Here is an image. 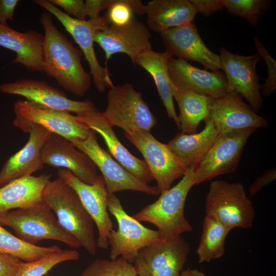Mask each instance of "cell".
Returning <instances> with one entry per match:
<instances>
[{
    "instance_id": "1",
    "label": "cell",
    "mask_w": 276,
    "mask_h": 276,
    "mask_svg": "<svg viewBox=\"0 0 276 276\" xmlns=\"http://www.w3.org/2000/svg\"><path fill=\"white\" fill-rule=\"evenodd\" d=\"M39 20L44 31V72L65 89L77 96H83L90 88L91 76L82 65V51L58 29L51 13H43Z\"/></svg>"
},
{
    "instance_id": "2",
    "label": "cell",
    "mask_w": 276,
    "mask_h": 276,
    "mask_svg": "<svg viewBox=\"0 0 276 276\" xmlns=\"http://www.w3.org/2000/svg\"><path fill=\"white\" fill-rule=\"evenodd\" d=\"M41 200L55 214L63 228L89 254L95 255L98 247L94 222L74 190L58 177L45 186Z\"/></svg>"
},
{
    "instance_id": "3",
    "label": "cell",
    "mask_w": 276,
    "mask_h": 276,
    "mask_svg": "<svg viewBox=\"0 0 276 276\" xmlns=\"http://www.w3.org/2000/svg\"><path fill=\"white\" fill-rule=\"evenodd\" d=\"M195 168H189L175 186L161 193L157 200L132 216L139 221L155 225L162 240L175 238L193 229L185 217L184 209L188 194L195 185Z\"/></svg>"
},
{
    "instance_id": "4",
    "label": "cell",
    "mask_w": 276,
    "mask_h": 276,
    "mask_svg": "<svg viewBox=\"0 0 276 276\" xmlns=\"http://www.w3.org/2000/svg\"><path fill=\"white\" fill-rule=\"evenodd\" d=\"M53 212L42 200L26 208L0 215V224L12 228L17 237L33 245L44 239L63 242L74 249L81 245L59 223Z\"/></svg>"
},
{
    "instance_id": "5",
    "label": "cell",
    "mask_w": 276,
    "mask_h": 276,
    "mask_svg": "<svg viewBox=\"0 0 276 276\" xmlns=\"http://www.w3.org/2000/svg\"><path fill=\"white\" fill-rule=\"evenodd\" d=\"M33 2L56 17L73 37L88 62L96 89L103 93L107 88L112 87L114 85L109 72L107 67L100 65L94 50L95 34L99 31L106 29L110 25L106 15L88 20H81L60 10L49 0H34Z\"/></svg>"
},
{
    "instance_id": "6",
    "label": "cell",
    "mask_w": 276,
    "mask_h": 276,
    "mask_svg": "<svg viewBox=\"0 0 276 276\" xmlns=\"http://www.w3.org/2000/svg\"><path fill=\"white\" fill-rule=\"evenodd\" d=\"M205 211L206 215L232 229L250 228L255 216L254 208L242 183L222 180H214L210 184Z\"/></svg>"
},
{
    "instance_id": "7",
    "label": "cell",
    "mask_w": 276,
    "mask_h": 276,
    "mask_svg": "<svg viewBox=\"0 0 276 276\" xmlns=\"http://www.w3.org/2000/svg\"><path fill=\"white\" fill-rule=\"evenodd\" d=\"M107 105L102 112L112 126L132 131L151 132L157 120L144 100L142 94L126 83L109 88Z\"/></svg>"
},
{
    "instance_id": "8",
    "label": "cell",
    "mask_w": 276,
    "mask_h": 276,
    "mask_svg": "<svg viewBox=\"0 0 276 276\" xmlns=\"http://www.w3.org/2000/svg\"><path fill=\"white\" fill-rule=\"evenodd\" d=\"M107 206L108 211L115 217L118 224V230L112 229L108 236L110 259L122 257L132 264L141 249L162 241L157 230L146 227L129 215L114 194L108 196Z\"/></svg>"
},
{
    "instance_id": "9",
    "label": "cell",
    "mask_w": 276,
    "mask_h": 276,
    "mask_svg": "<svg viewBox=\"0 0 276 276\" xmlns=\"http://www.w3.org/2000/svg\"><path fill=\"white\" fill-rule=\"evenodd\" d=\"M96 132L90 130L83 139L70 140L75 147L85 153L101 171L108 196L116 192L131 190L156 195L157 186H152L131 175L99 144Z\"/></svg>"
},
{
    "instance_id": "10",
    "label": "cell",
    "mask_w": 276,
    "mask_h": 276,
    "mask_svg": "<svg viewBox=\"0 0 276 276\" xmlns=\"http://www.w3.org/2000/svg\"><path fill=\"white\" fill-rule=\"evenodd\" d=\"M190 251L189 243L181 235L142 248L132 264L137 276H180Z\"/></svg>"
},
{
    "instance_id": "11",
    "label": "cell",
    "mask_w": 276,
    "mask_h": 276,
    "mask_svg": "<svg viewBox=\"0 0 276 276\" xmlns=\"http://www.w3.org/2000/svg\"><path fill=\"white\" fill-rule=\"evenodd\" d=\"M14 126L26 132L31 124L40 125L68 141L85 138L90 129L70 112L51 108L35 102L18 100L14 104Z\"/></svg>"
},
{
    "instance_id": "12",
    "label": "cell",
    "mask_w": 276,
    "mask_h": 276,
    "mask_svg": "<svg viewBox=\"0 0 276 276\" xmlns=\"http://www.w3.org/2000/svg\"><path fill=\"white\" fill-rule=\"evenodd\" d=\"M125 135L143 155L160 193L169 189L176 179L187 172L167 144L157 140L151 132L132 131Z\"/></svg>"
},
{
    "instance_id": "13",
    "label": "cell",
    "mask_w": 276,
    "mask_h": 276,
    "mask_svg": "<svg viewBox=\"0 0 276 276\" xmlns=\"http://www.w3.org/2000/svg\"><path fill=\"white\" fill-rule=\"evenodd\" d=\"M246 128L219 134L206 155L194 169L195 185L234 172L243 148L256 130Z\"/></svg>"
},
{
    "instance_id": "14",
    "label": "cell",
    "mask_w": 276,
    "mask_h": 276,
    "mask_svg": "<svg viewBox=\"0 0 276 276\" xmlns=\"http://www.w3.org/2000/svg\"><path fill=\"white\" fill-rule=\"evenodd\" d=\"M219 56L220 68L225 73L229 93L240 95L254 110H259L263 104L260 78L256 72V65L261 59L260 55L257 53L242 56L221 48Z\"/></svg>"
},
{
    "instance_id": "15",
    "label": "cell",
    "mask_w": 276,
    "mask_h": 276,
    "mask_svg": "<svg viewBox=\"0 0 276 276\" xmlns=\"http://www.w3.org/2000/svg\"><path fill=\"white\" fill-rule=\"evenodd\" d=\"M57 174L76 192L96 224L98 232L97 247L107 249L108 236L113 225L108 213V194L102 176H99L95 183L89 185L82 181L65 169H58Z\"/></svg>"
},
{
    "instance_id": "16",
    "label": "cell",
    "mask_w": 276,
    "mask_h": 276,
    "mask_svg": "<svg viewBox=\"0 0 276 276\" xmlns=\"http://www.w3.org/2000/svg\"><path fill=\"white\" fill-rule=\"evenodd\" d=\"M3 93L22 96L30 101L59 110L77 114L98 111L89 100L78 101L68 99L62 90L43 80L22 79L0 85Z\"/></svg>"
},
{
    "instance_id": "17",
    "label": "cell",
    "mask_w": 276,
    "mask_h": 276,
    "mask_svg": "<svg viewBox=\"0 0 276 276\" xmlns=\"http://www.w3.org/2000/svg\"><path fill=\"white\" fill-rule=\"evenodd\" d=\"M151 34L144 22L132 19L123 26L110 24L94 35V41L105 53L106 63L116 53H124L134 65L136 57L141 53L152 49Z\"/></svg>"
},
{
    "instance_id": "18",
    "label": "cell",
    "mask_w": 276,
    "mask_h": 276,
    "mask_svg": "<svg viewBox=\"0 0 276 276\" xmlns=\"http://www.w3.org/2000/svg\"><path fill=\"white\" fill-rule=\"evenodd\" d=\"M208 117L219 134L246 128L265 127L267 120L257 114L237 93L210 97Z\"/></svg>"
},
{
    "instance_id": "19",
    "label": "cell",
    "mask_w": 276,
    "mask_h": 276,
    "mask_svg": "<svg viewBox=\"0 0 276 276\" xmlns=\"http://www.w3.org/2000/svg\"><path fill=\"white\" fill-rule=\"evenodd\" d=\"M160 34L166 52L172 57L186 61L198 62L205 70L216 71L221 69L219 55L206 47L193 22Z\"/></svg>"
},
{
    "instance_id": "20",
    "label": "cell",
    "mask_w": 276,
    "mask_h": 276,
    "mask_svg": "<svg viewBox=\"0 0 276 276\" xmlns=\"http://www.w3.org/2000/svg\"><path fill=\"white\" fill-rule=\"evenodd\" d=\"M169 77L174 87L213 98L229 94L225 75L219 71L209 72L173 57L168 61Z\"/></svg>"
},
{
    "instance_id": "21",
    "label": "cell",
    "mask_w": 276,
    "mask_h": 276,
    "mask_svg": "<svg viewBox=\"0 0 276 276\" xmlns=\"http://www.w3.org/2000/svg\"><path fill=\"white\" fill-rule=\"evenodd\" d=\"M44 164L70 171L84 183L93 185L99 176L97 167L91 159L68 140L52 133L41 152Z\"/></svg>"
},
{
    "instance_id": "22",
    "label": "cell",
    "mask_w": 276,
    "mask_h": 276,
    "mask_svg": "<svg viewBox=\"0 0 276 276\" xmlns=\"http://www.w3.org/2000/svg\"><path fill=\"white\" fill-rule=\"evenodd\" d=\"M27 143L19 151L11 156L0 171V187L17 178L32 175L42 169L41 152L52 132L35 124L29 125Z\"/></svg>"
},
{
    "instance_id": "23",
    "label": "cell",
    "mask_w": 276,
    "mask_h": 276,
    "mask_svg": "<svg viewBox=\"0 0 276 276\" xmlns=\"http://www.w3.org/2000/svg\"><path fill=\"white\" fill-rule=\"evenodd\" d=\"M76 117L90 130L102 136L110 153L129 173L147 184L154 180L145 161L133 155L122 145L102 112L81 113Z\"/></svg>"
},
{
    "instance_id": "24",
    "label": "cell",
    "mask_w": 276,
    "mask_h": 276,
    "mask_svg": "<svg viewBox=\"0 0 276 276\" xmlns=\"http://www.w3.org/2000/svg\"><path fill=\"white\" fill-rule=\"evenodd\" d=\"M44 35L34 31L24 33L0 24V46L15 52L11 64L19 63L32 72H44L42 48Z\"/></svg>"
},
{
    "instance_id": "25",
    "label": "cell",
    "mask_w": 276,
    "mask_h": 276,
    "mask_svg": "<svg viewBox=\"0 0 276 276\" xmlns=\"http://www.w3.org/2000/svg\"><path fill=\"white\" fill-rule=\"evenodd\" d=\"M51 177L47 174L26 176L0 187V215L12 209L30 207L41 201L43 191Z\"/></svg>"
},
{
    "instance_id": "26",
    "label": "cell",
    "mask_w": 276,
    "mask_h": 276,
    "mask_svg": "<svg viewBox=\"0 0 276 276\" xmlns=\"http://www.w3.org/2000/svg\"><path fill=\"white\" fill-rule=\"evenodd\" d=\"M203 121L205 126L200 132L177 133L167 144L170 150L188 169L197 167L219 135L208 117Z\"/></svg>"
},
{
    "instance_id": "27",
    "label": "cell",
    "mask_w": 276,
    "mask_h": 276,
    "mask_svg": "<svg viewBox=\"0 0 276 276\" xmlns=\"http://www.w3.org/2000/svg\"><path fill=\"white\" fill-rule=\"evenodd\" d=\"M145 6L147 27L160 33L193 22L198 13L190 0H152Z\"/></svg>"
},
{
    "instance_id": "28",
    "label": "cell",
    "mask_w": 276,
    "mask_h": 276,
    "mask_svg": "<svg viewBox=\"0 0 276 276\" xmlns=\"http://www.w3.org/2000/svg\"><path fill=\"white\" fill-rule=\"evenodd\" d=\"M172 56L167 52H157L152 49L139 54L134 65L143 68L152 77L168 117L180 130L178 116L173 102V88L168 68V61Z\"/></svg>"
},
{
    "instance_id": "29",
    "label": "cell",
    "mask_w": 276,
    "mask_h": 276,
    "mask_svg": "<svg viewBox=\"0 0 276 276\" xmlns=\"http://www.w3.org/2000/svg\"><path fill=\"white\" fill-rule=\"evenodd\" d=\"M173 97L179 109L178 118L181 132L195 133L201 121L208 116L210 97L191 91H181L173 86Z\"/></svg>"
},
{
    "instance_id": "30",
    "label": "cell",
    "mask_w": 276,
    "mask_h": 276,
    "mask_svg": "<svg viewBox=\"0 0 276 276\" xmlns=\"http://www.w3.org/2000/svg\"><path fill=\"white\" fill-rule=\"evenodd\" d=\"M202 233L196 251L198 262H209L221 258L225 252V243L232 229L214 217L206 215Z\"/></svg>"
},
{
    "instance_id": "31",
    "label": "cell",
    "mask_w": 276,
    "mask_h": 276,
    "mask_svg": "<svg viewBox=\"0 0 276 276\" xmlns=\"http://www.w3.org/2000/svg\"><path fill=\"white\" fill-rule=\"evenodd\" d=\"M61 249L57 245L42 247L28 243L11 234L0 224V254L8 255L25 262H31Z\"/></svg>"
},
{
    "instance_id": "32",
    "label": "cell",
    "mask_w": 276,
    "mask_h": 276,
    "mask_svg": "<svg viewBox=\"0 0 276 276\" xmlns=\"http://www.w3.org/2000/svg\"><path fill=\"white\" fill-rule=\"evenodd\" d=\"M79 258L75 249H61L36 261L21 262L17 276H43L58 264Z\"/></svg>"
},
{
    "instance_id": "33",
    "label": "cell",
    "mask_w": 276,
    "mask_h": 276,
    "mask_svg": "<svg viewBox=\"0 0 276 276\" xmlns=\"http://www.w3.org/2000/svg\"><path fill=\"white\" fill-rule=\"evenodd\" d=\"M80 276H137L133 265L122 257L98 259L91 262Z\"/></svg>"
},
{
    "instance_id": "34",
    "label": "cell",
    "mask_w": 276,
    "mask_h": 276,
    "mask_svg": "<svg viewBox=\"0 0 276 276\" xmlns=\"http://www.w3.org/2000/svg\"><path fill=\"white\" fill-rule=\"evenodd\" d=\"M223 2L230 14L245 18L254 28L271 4L270 0H223Z\"/></svg>"
},
{
    "instance_id": "35",
    "label": "cell",
    "mask_w": 276,
    "mask_h": 276,
    "mask_svg": "<svg viewBox=\"0 0 276 276\" xmlns=\"http://www.w3.org/2000/svg\"><path fill=\"white\" fill-rule=\"evenodd\" d=\"M145 7L139 0H113L105 15L110 24L123 26L133 19V13L145 14Z\"/></svg>"
},
{
    "instance_id": "36",
    "label": "cell",
    "mask_w": 276,
    "mask_h": 276,
    "mask_svg": "<svg viewBox=\"0 0 276 276\" xmlns=\"http://www.w3.org/2000/svg\"><path fill=\"white\" fill-rule=\"evenodd\" d=\"M254 45L258 51L261 59H263L267 67V77L265 80L264 84L261 86L262 94L264 96L268 97L272 94L276 89V62L272 58L264 45L260 41L257 35L253 37Z\"/></svg>"
},
{
    "instance_id": "37",
    "label": "cell",
    "mask_w": 276,
    "mask_h": 276,
    "mask_svg": "<svg viewBox=\"0 0 276 276\" xmlns=\"http://www.w3.org/2000/svg\"><path fill=\"white\" fill-rule=\"evenodd\" d=\"M54 6L63 9L65 13L79 20H85L86 16L85 3L82 0H49Z\"/></svg>"
},
{
    "instance_id": "38",
    "label": "cell",
    "mask_w": 276,
    "mask_h": 276,
    "mask_svg": "<svg viewBox=\"0 0 276 276\" xmlns=\"http://www.w3.org/2000/svg\"><path fill=\"white\" fill-rule=\"evenodd\" d=\"M190 1L194 6L197 13L200 12L206 17L222 10L224 8L223 0H190Z\"/></svg>"
},
{
    "instance_id": "39",
    "label": "cell",
    "mask_w": 276,
    "mask_h": 276,
    "mask_svg": "<svg viewBox=\"0 0 276 276\" xmlns=\"http://www.w3.org/2000/svg\"><path fill=\"white\" fill-rule=\"evenodd\" d=\"M21 262L11 256L0 254V276H17Z\"/></svg>"
},
{
    "instance_id": "40",
    "label": "cell",
    "mask_w": 276,
    "mask_h": 276,
    "mask_svg": "<svg viewBox=\"0 0 276 276\" xmlns=\"http://www.w3.org/2000/svg\"><path fill=\"white\" fill-rule=\"evenodd\" d=\"M276 170L272 168L267 170L252 182L248 188L249 195L253 196L259 192L265 186L275 179Z\"/></svg>"
},
{
    "instance_id": "41",
    "label": "cell",
    "mask_w": 276,
    "mask_h": 276,
    "mask_svg": "<svg viewBox=\"0 0 276 276\" xmlns=\"http://www.w3.org/2000/svg\"><path fill=\"white\" fill-rule=\"evenodd\" d=\"M113 2V0H86L85 2L86 16L89 19L100 17V12L109 9Z\"/></svg>"
},
{
    "instance_id": "42",
    "label": "cell",
    "mask_w": 276,
    "mask_h": 276,
    "mask_svg": "<svg viewBox=\"0 0 276 276\" xmlns=\"http://www.w3.org/2000/svg\"><path fill=\"white\" fill-rule=\"evenodd\" d=\"M18 0H0V24L7 23V20H14Z\"/></svg>"
},
{
    "instance_id": "43",
    "label": "cell",
    "mask_w": 276,
    "mask_h": 276,
    "mask_svg": "<svg viewBox=\"0 0 276 276\" xmlns=\"http://www.w3.org/2000/svg\"><path fill=\"white\" fill-rule=\"evenodd\" d=\"M180 276H206L202 271L197 269H191L188 268L185 270H182Z\"/></svg>"
}]
</instances>
